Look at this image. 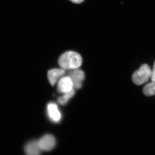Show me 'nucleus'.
Wrapping results in <instances>:
<instances>
[{
    "instance_id": "1",
    "label": "nucleus",
    "mask_w": 155,
    "mask_h": 155,
    "mask_svg": "<svg viewBox=\"0 0 155 155\" xmlns=\"http://www.w3.org/2000/svg\"><path fill=\"white\" fill-rule=\"evenodd\" d=\"M58 64L64 70L78 69L82 64V59L79 54L72 51L64 53L59 58Z\"/></svg>"
},
{
    "instance_id": "2",
    "label": "nucleus",
    "mask_w": 155,
    "mask_h": 155,
    "mask_svg": "<svg viewBox=\"0 0 155 155\" xmlns=\"http://www.w3.org/2000/svg\"><path fill=\"white\" fill-rule=\"evenodd\" d=\"M152 70L148 65L144 64L140 69L135 71L132 75L134 83L137 85H140L147 83L151 77Z\"/></svg>"
},
{
    "instance_id": "3",
    "label": "nucleus",
    "mask_w": 155,
    "mask_h": 155,
    "mask_svg": "<svg viewBox=\"0 0 155 155\" xmlns=\"http://www.w3.org/2000/svg\"><path fill=\"white\" fill-rule=\"evenodd\" d=\"M39 146L42 151H50L55 147L56 139L51 134L44 135L38 140Z\"/></svg>"
},
{
    "instance_id": "4",
    "label": "nucleus",
    "mask_w": 155,
    "mask_h": 155,
    "mask_svg": "<svg viewBox=\"0 0 155 155\" xmlns=\"http://www.w3.org/2000/svg\"><path fill=\"white\" fill-rule=\"evenodd\" d=\"M67 76L70 78L73 83L74 88L79 89L82 87V82L84 80V72L83 71L78 69L70 70Z\"/></svg>"
},
{
    "instance_id": "5",
    "label": "nucleus",
    "mask_w": 155,
    "mask_h": 155,
    "mask_svg": "<svg viewBox=\"0 0 155 155\" xmlns=\"http://www.w3.org/2000/svg\"><path fill=\"white\" fill-rule=\"evenodd\" d=\"M47 111L48 116L52 122L58 123L61 121L62 115L55 103H49L47 107Z\"/></svg>"
},
{
    "instance_id": "6",
    "label": "nucleus",
    "mask_w": 155,
    "mask_h": 155,
    "mask_svg": "<svg viewBox=\"0 0 155 155\" xmlns=\"http://www.w3.org/2000/svg\"><path fill=\"white\" fill-rule=\"evenodd\" d=\"M74 89L73 83L68 76H63L58 81L57 90L58 92L65 94Z\"/></svg>"
},
{
    "instance_id": "7",
    "label": "nucleus",
    "mask_w": 155,
    "mask_h": 155,
    "mask_svg": "<svg viewBox=\"0 0 155 155\" xmlns=\"http://www.w3.org/2000/svg\"><path fill=\"white\" fill-rule=\"evenodd\" d=\"M24 152L26 155H41L42 151L39 146L38 140H33L25 144Z\"/></svg>"
},
{
    "instance_id": "8",
    "label": "nucleus",
    "mask_w": 155,
    "mask_h": 155,
    "mask_svg": "<svg viewBox=\"0 0 155 155\" xmlns=\"http://www.w3.org/2000/svg\"><path fill=\"white\" fill-rule=\"evenodd\" d=\"M66 73L64 69H51L48 72V77L49 81L52 86H54L61 78L64 76Z\"/></svg>"
},
{
    "instance_id": "9",
    "label": "nucleus",
    "mask_w": 155,
    "mask_h": 155,
    "mask_svg": "<svg viewBox=\"0 0 155 155\" xmlns=\"http://www.w3.org/2000/svg\"><path fill=\"white\" fill-rule=\"evenodd\" d=\"M143 92L145 95L150 97L155 95V81L147 84L143 89Z\"/></svg>"
},
{
    "instance_id": "10",
    "label": "nucleus",
    "mask_w": 155,
    "mask_h": 155,
    "mask_svg": "<svg viewBox=\"0 0 155 155\" xmlns=\"http://www.w3.org/2000/svg\"><path fill=\"white\" fill-rule=\"evenodd\" d=\"M75 93V90L73 89L69 92L64 94V95L58 98V103L62 105L66 104L68 102L69 100L74 95Z\"/></svg>"
},
{
    "instance_id": "11",
    "label": "nucleus",
    "mask_w": 155,
    "mask_h": 155,
    "mask_svg": "<svg viewBox=\"0 0 155 155\" xmlns=\"http://www.w3.org/2000/svg\"><path fill=\"white\" fill-rule=\"evenodd\" d=\"M151 80L152 81H155V62L154 64L153 70H152V75L151 77Z\"/></svg>"
},
{
    "instance_id": "12",
    "label": "nucleus",
    "mask_w": 155,
    "mask_h": 155,
    "mask_svg": "<svg viewBox=\"0 0 155 155\" xmlns=\"http://www.w3.org/2000/svg\"><path fill=\"white\" fill-rule=\"evenodd\" d=\"M70 1L75 4H80L83 2L84 0H70Z\"/></svg>"
}]
</instances>
